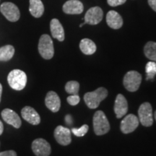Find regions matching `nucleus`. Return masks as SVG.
I'll return each instance as SVG.
<instances>
[{
  "label": "nucleus",
  "instance_id": "27",
  "mask_svg": "<svg viewBox=\"0 0 156 156\" xmlns=\"http://www.w3.org/2000/svg\"><path fill=\"white\" fill-rule=\"evenodd\" d=\"M126 0H107V2L112 7H116L123 5L126 2Z\"/></svg>",
  "mask_w": 156,
  "mask_h": 156
},
{
  "label": "nucleus",
  "instance_id": "12",
  "mask_svg": "<svg viewBox=\"0 0 156 156\" xmlns=\"http://www.w3.org/2000/svg\"><path fill=\"white\" fill-rule=\"evenodd\" d=\"M2 117L4 121L8 124H10L15 128L18 129L21 126L22 122L17 113L9 108H5L2 112Z\"/></svg>",
  "mask_w": 156,
  "mask_h": 156
},
{
  "label": "nucleus",
  "instance_id": "31",
  "mask_svg": "<svg viewBox=\"0 0 156 156\" xmlns=\"http://www.w3.org/2000/svg\"><path fill=\"white\" fill-rule=\"evenodd\" d=\"M3 131H4V125H3L2 122L0 121V135L3 133Z\"/></svg>",
  "mask_w": 156,
  "mask_h": 156
},
{
  "label": "nucleus",
  "instance_id": "20",
  "mask_svg": "<svg viewBox=\"0 0 156 156\" xmlns=\"http://www.w3.org/2000/svg\"><path fill=\"white\" fill-rule=\"evenodd\" d=\"M80 48L84 54L92 55L96 51V45L93 41L88 38H84L80 43Z\"/></svg>",
  "mask_w": 156,
  "mask_h": 156
},
{
  "label": "nucleus",
  "instance_id": "33",
  "mask_svg": "<svg viewBox=\"0 0 156 156\" xmlns=\"http://www.w3.org/2000/svg\"><path fill=\"white\" fill-rule=\"evenodd\" d=\"M154 117H155V119L156 121V111L155 112V114H154Z\"/></svg>",
  "mask_w": 156,
  "mask_h": 156
},
{
  "label": "nucleus",
  "instance_id": "24",
  "mask_svg": "<svg viewBox=\"0 0 156 156\" xmlns=\"http://www.w3.org/2000/svg\"><path fill=\"white\" fill-rule=\"evenodd\" d=\"M80 90V84L77 81H69L65 85L66 92L72 95H77Z\"/></svg>",
  "mask_w": 156,
  "mask_h": 156
},
{
  "label": "nucleus",
  "instance_id": "26",
  "mask_svg": "<svg viewBox=\"0 0 156 156\" xmlns=\"http://www.w3.org/2000/svg\"><path fill=\"white\" fill-rule=\"evenodd\" d=\"M67 101L68 103L71 105V106H76V105H77L80 103V98L78 95H71L67 97Z\"/></svg>",
  "mask_w": 156,
  "mask_h": 156
},
{
  "label": "nucleus",
  "instance_id": "17",
  "mask_svg": "<svg viewBox=\"0 0 156 156\" xmlns=\"http://www.w3.org/2000/svg\"><path fill=\"white\" fill-rule=\"evenodd\" d=\"M106 23L112 29H119L123 25V19L121 15L116 11L111 10L107 13Z\"/></svg>",
  "mask_w": 156,
  "mask_h": 156
},
{
  "label": "nucleus",
  "instance_id": "13",
  "mask_svg": "<svg viewBox=\"0 0 156 156\" xmlns=\"http://www.w3.org/2000/svg\"><path fill=\"white\" fill-rule=\"evenodd\" d=\"M45 104L50 111L55 113L59 111L61 107V100L57 93L54 91H49L45 98Z\"/></svg>",
  "mask_w": 156,
  "mask_h": 156
},
{
  "label": "nucleus",
  "instance_id": "28",
  "mask_svg": "<svg viewBox=\"0 0 156 156\" xmlns=\"http://www.w3.org/2000/svg\"><path fill=\"white\" fill-rule=\"evenodd\" d=\"M0 156H17V153L14 151H7L0 153Z\"/></svg>",
  "mask_w": 156,
  "mask_h": 156
},
{
  "label": "nucleus",
  "instance_id": "21",
  "mask_svg": "<svg viewBox=\"0 0 156 156\" xmlns=\"http://www.w3.org/2000/svg\"><path fill=\"white\" fill-rule=\"evenodd\" d=\"M15 54V48L11 45H6L0 48V61L7 62L13 57Z\"/></svg>",
  "mask_w": 156,
  "mask_h": 156
},
{
  "label": "nucleus",
  "instance_id": "5",
  "mask_svg": "<svg viewBox=\"0 0 156 156\" xmlns=\"http://www.w3.org/2000/svg\"><path fill=\"white\" fill-rule=\"evenodd\" d=\"M142 82V75L136 71H129L124 75L123 83L129 92H135L139 89Z\"/></svg>",
  "mask_w": 156,
  "mask_h": 156
},
{
  "label": "nucleus",
  "instance_id": "10",
  "mask_svg": "<svg viewBox=\"0 0 156 156\" xmlns=\"http://www.w3.org/2000/svg\"><path fill=\"white\" fill-rule=\"evenodd\" d=\"M103 12L99 7H94L90 8L85 13L84 20L85 24L97 25L102 20Z\"/></svg>",
  "mask_w": 156,
  "mask_h": 156
},
{
  "label": "nucleus",
  "instance_id": "30",
  "mask_svg": "<svg viewBox=\"0 0 156 156\" xmlns=\"http://www.w3.org/2000/svg\"><path fill=\"white\" fill-rule=\"evenodd\" d=\"M65 121L67 122L68 124H72V122H73V120H72V116H70L69 115H67V116H66V118H65Z\"/></svg>",
  "mask_w": 156,
  "mask_h": 156
},
{
  "label": "nucleus",
  "instance_id": "1",
  "mask_svg": "<svg viewBox=\"0 0 156 156\" xmlns=\"http://www.w3.org/2000/svg\"><path fill=\"white\" fill-rule=\"evenodd\" d=\"M108 95V90L104 87H98L93 92L85 93L84 95V101L87 107L95 109L98 107L101 101H103Z\"/></svg>",
  "mask_w": 156,
  "mask_h": 156
},
{
  "label": "nucleus",
  "instance_id": "32",
  "mask_svg": "<svg viewBox=\"0 0 156 156\" xmlns=\"http://www.w3.org/2000/svg\"><path fill=\"white\" fill-rule=\"evenodd\" d=\"M2 93V84L0 83V101H1Z\"/></svg>",
  "mask_w": 156,
  "mask_h": 156
},
{
  "label": "nucleus",
  "instance_id": "18",
  "mask_svg": "<svg viewBox=\"0 0 156 156\" xmlns=\"http://www.w3.org/2000/svg\"><path fill=\"white\" fill-rule=\"evenodd\" d=\"M50 30L53 38L59 41L64 40V30L61 23L57 19H52L50 23Z\"/></svg>",
  "mask_w": 156,
  "mask_h": 156
},
{
  "label": "nucleus",
  "instance_id": "7",
  "mask_svg": "<svg viewBox=\"0 0 156 156\" xmlns=\"http://www.w3.org/2000/svg\"><path fill=\"white\" fill-rule=\"evenodd\" d=\"M0 12L10 22H16L20 17L18 7L12 2H4L0 6Z\"/></svg>",
  "mask_w": 156,
  "mask_h": 156
},
{
  "label": "nucleus",
  "instance_id": "14",
  "mask_svg": "<svg viewBox=\"0 0 156 156\" xmlns=\"http://www.w3.org/2000/svg\"><path fill=\"white\" fill-rule=\"evenodd\" d=\"M128 112V103L125 97L122 94H119L116 96L114 103V112L118 119L125 116Z\"/></svg>",
  "mask_w": 156,
  "mask_h": 156
},
{
  "label": "nucleus",
  "instance_id": "8",
  "mask_svg": "<svg viewBox=\"0 0 156 156\" xmlns=\"http://www.w3.org/2000/svg\"><path fill=\"white\" fill-rule=\"evenodd\" d=\"M32 150L36 156H49L51 152L50 144L42 138H38L33 142Z\"/></svg>",
  "mask_w": 156,
  "mask_h": 156
},
{
  "label": "nucleus",
  "instance_id": "11",
  "mask_svg": "<svg viewBox=\"0 0 156 156\" xmlns=\"http://www.w3.org/2000/svg\"><path fill=\"white\" fill-rule=\"evenodd\" d=\"M54 137L60 145L66 146L69 145L72 142L71 131L68 128L63 126H58L54 130Z\"/></svg>",
  "mask_w": 156,
  "mask_h": 156
},
{
  "label": "nucleus",
  "instance_id": "4",
  "mask_svg": "<svg viewBox=\"0 0 156 156\" xmlns=\"http://www.w3.org/2000/svg\"><path fill=\"white\" fill-rule=\"evenodd\" d=\"M38 51L45 59H51L54 56V48L51 38L47 34L41 36L38 42Z\"/></svg>",
  "mask_w": 156,
  "mask_h": 156
},
{
  "label": "nucleus",
  "instance_id": "15",
  "mask_svg": "<svg viewBox=\"0 0 156 156\" xmlns=\"http://www.w3.org/2000/svg\"><path fill=\"white\" fill-rule=\"evenodd\" d=\"M83 3L79 0H69L63 5V11L68 15H79L83 12Z\"/></svg>",
  "mask_w": 156,
  "mask_h": 156
},
{
  "label": "nucleus",
  "instance_id": "29",
  "mask_svg": "<svg viewBox=\"0 0 156 156\" xmlns=\"http://www.w3.org/2000/svg\"><path fill=\"white\" fill-rule=\"evenodd\" d=\"M148 4L151 8L156 12V0H148Z\"/></svg>",
  "mask_w": 156,
  "mask_h": 156
},
{
  "label": "nucleus",
  "instance_id": "22",
  "mask_svg": "<svg viewBox=\"0 0 156 156\" xmlns=\"http://www.w3.org/2000/svg\"><path fill=\"white\" fill-rule=\"evenodd\" d=\"M144 53L147 58L156 62V42H147L144 47Z\"/></svg>",
  "mask_w": 156,
  "mask_h": 156
},
{
  "label": "nucleus",
  "instance_id": "6",
  "mask_svg": "<svg viewBox=\"0 0 156 156\" xmlns=\"http://www.w3.org/2000/svg\"><path fill=\"white\" fill-rule=\"evenodd\" d=\"M138 115H139L138 119L142 125L145 126H151L153 125V108L151 103L148 102L142 103L138 110Z\"/></svg>",
  "mask_w": 156,
  "mask_h": 156
},
{
  "label": "nucleus",
  "instance_id": "23",
  "mask_svg": "<svg viewBox=\"0 0 156 156\" xmlns=\"http://www.w3.org/2000/svg\"><path fill=\"white\" fill-rule=\"evenodd\" d=\"M145 72L147 74L146 80H153L156 75V62L153 61L147 62L145 66Z\"/></svg>",
  "mask_w": 156,
  "mask_h": 156
},
{
  "label": "nucleus",
  "instance_id": "16",
  "mask_svg": "<svg viewBox=\"0 0 156 156\" xmlns=\"http://www.w3.org/2000/svg\"><path fill=\"white\" fill-rule=\"evenodd\" d=\"M21 115L24 119L33 125H38L41 122V117L38 112L30 106H25L21 110Z\"/></svg>",
  "mask_w": 156,
  "mask_h": 156
},
{
  "label": "nucleus",
  "instance_id": "9",
  "mask_svg": "<svg viewBox=\"0 0 156 156\" xmlns=\"http://www.w3.org/2000/svg\"><path fill=\"white\" fill-rule=\"evenodd\" d=\"M139 119L134 114H129L124 117L121 122V131L124 134L134 132L139 125Z\"/></svg>",
  "mask_w": 156,
  "mask_h": 156
},
{
  "label": "nucleus",
  "instance_id": "25",
  "mask_svg": "<svg viewBox=\"0 0 156 156\" xmlns=\"http://www.w3.org/2000/svg\"><path fill=\"white\" fill-rule=\"evenodd\" d=\"M89 129V126L87 124H84L80 128H73L72 132L77 136H83L85 135Z\"/></svg>",
  "mask_w": 156,
  "mask_h": 156
},
{
  "label": "nucleus",
  "instance_id": "2",
  "mask_svg": "<svg viewBox=\"0 0 156 156\" xmlns=\"http://www.w3.org/2000/svg\"><path fill=\"white\" fill-rule=\"evenodd\" d=\"M9 85L15 90H22L27 84V75L20 69H13L7 76Z\"/></svg>",
  "mask_w": 156,
  "mask_h": 156
},
{
  "label": "nucleus",
  "instance_id": "3",
  "mask_svg": "<svg viewBox=\"0 0 156 156\" xmlns=\"http://www.w3.org/2000/svg\"><path fill=\"white\" fill-rule=\"evenodd\" d=\"M94 132L98 136L103 135L110 130L109 122L102 111H98L95 113L93 119Z\"/></svg>",
  "mask_w": 156,
  "mask_h": 156
},
{
  "label": "nucleus",
  "instance_id": "19",
  "mask_svg": "<svg viewBox=\"0 0 156 156\" xmlns=\"http://www.w3.org/2000/svg\"><path fill=\"white\" fill-rule=\"evenodd\" d=\"M29 11L34 17H41L44 12V6L41 0H30Z\"/></svg>",
  "mask_w": 156,
  "mask_h": 156
}]
</instances>
